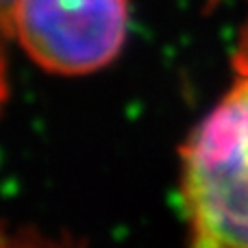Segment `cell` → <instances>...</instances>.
<instances>
[{
	"label": "cell",
	"instance_id": "cell-3",
	"mask_svg": "<svg viewBox=\"0 0 248 248\" xmlns=\"http://www.w3.org/2000/svg\"><path fill=\"white\" fill-rule=\"evenodd\" d=\"M233 68H235V74H237L235 81L248 85V17L240 33V39H237V48H235V55H233Z\"/></svg>",
	"mask_w": 248,
	"mask_h": 248
},
{
	"label": "cell",
	"instance_id": "cell-2",
	"mask_svg": "<svg viewBox=\"0 0 248 248\" xmlns=\"http://www.w3.org/2000/svg\"><path fill=\"white\" fill-rule=\"evenodd\" d=\"M126 20V0H16L2 26L44 70L87 74L118 57Z\"/></svg>",
	"mask_w": 248,
	"mask_h": 248
},
{
	"label": "cell",
	"instance_id": "cell-4",
	"mask_svg": "<svg viewBox=\"0 0 248 248\" xmlns=\"http://www.w3.org/2000/svg\"><path fill=\"white\" fill-rule=\"evenodd\" d=\"M13 2H16V0H2V17H4V16H7V13H9V11H11Z\"/></svg>",
	"mask_w": 248,
	"mask_h": 248
},
{
	"label": "cell",
	"instance_id": "cell-1",
	"mask_svg": "<svg viewBox=\"0 0 248 248\" xmlns=\"http://www.w3.org/2000/svg\"><path fill=\"white\" fill-rule=\"evenodd\" d=\"M181 201L192 242L248 248V85L235 81L181 148Z\"/></svg>",
	"mask_w": 248,
	"mask_h": 248
}]
</instances>
